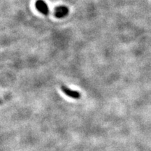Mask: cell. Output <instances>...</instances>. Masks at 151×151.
I'll return each instance as SVG.
<instances>
[{
    "label": "cell",
    "mask_w": 151,
    "mask_h": 151,
    "mask_svg": "<svg viewBox=\"0 0 151 151\" xmlns=\"http://www.w3.org/2000/svg\"><path fill=\"white\" fill-rule=\"evenodd\" d=\"M36 7L39 11L44 15H47L48 13V7L43 0H38L36 2Z\"/></svg>",
    "instance_id": "7a4b0ae2"
},
{
    "label": "cell",
    "mask_w": 151,
    "mask_h": 151,
    "mask_svg": "<svg viewBox=\"0 0 151 151\" xmlns=\"http://www.w3.org/2000/svg\"><path fill=\"white\" fill-rule=\"evenodd\" d=\"M69 13V9L67 7L65 6H60L57 7L55 8V15L58 18H61L65 17Z\"/></svg>",
    "instance_id": "3957f363"
},
{
    "label": "cell",
    "mask_w": 151,
    "mask_h": 151,
    "mask_svg": "<svg viewBox=\"0 0 151 151\" xmlns=\"http://www.w3.org/2000/svg\"><path fill=\"white\" fill-rule=\"evenodd\" d=\"M61 90L66 95L73 99H80L81 98V93L75 90H71L70 88H67L65 86H61Z\"/></svg>",
    "instance_id": "6da1fadb"
}]
</instances>
